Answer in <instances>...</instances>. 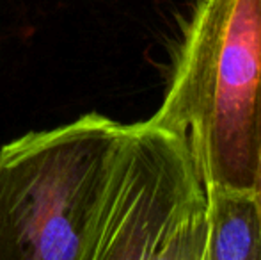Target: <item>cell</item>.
Instances as JSON below:
<instances>
[{"instance_id":"6da1fadb","label":"cell","mask_w":261,"mask_h":260,"mask_svg":"<svg viewBox=\"0 0 261 260\" xmlns=\"http://www.w3.org/2000/svg\"><path fill=\"white\" fill-rule=\"evenodd\" d=\"M261 0H197L151 125L185 135L203 185L252 187Z\"/></svg>"},{"instance_id":"7a4b0ae2","label":"cell","mask_w":261,"mask_h":260,"mask_svg":"<svg viewBox=\"0 0 261 260\" xmlns=\"http://www.w3.org/2000/svg\"><path fill=\"white\" fill-rule=\"evenodd\" d=\"M206 193L185 135L119 125L107 153L86 260H203Z\"/></svg>"},{"instance_id":"3957f363","label":"cell","mask_w":261,"mask_h":260,"mask_svg":"<svg viewBox=\"0 0 261 260\" xmlns=\"http://www.w3.org/2000/svg\"><path fill=\"white\" fill-rule=\"evenodd\" d=\"M119 122L98 112L0 148V260H86Z\"/></svg>"},{"instance_id":"277c9868","label":"cell","mask_w":261,"mask_h":260,"mask_svg":"<svg viewBox=\"0 0 261 260\" xmlns=\"http://www.w3.org/2000/svg\"><path fill=\"white\" fill-rule=\"evenodd\" d=\"M206 246L203 260H261V216L252 187L204 185Z\"/></svg>"},{"instance_id":"5b68a950","label":"cell","mask_w":261,"mask_h":260,"mask_svg":"<svg viewBox=\"0 0 261 260\" xmlns=\"http://www.w3.org/2000/svg\"><path fill=\"white\" fill-rule=\"evenodd\" d=\"M252 191H254L256 201H258V207H259V216H261V104H259V114H258V130H256V162H254Z\"/></svg>"}]
</instances>
